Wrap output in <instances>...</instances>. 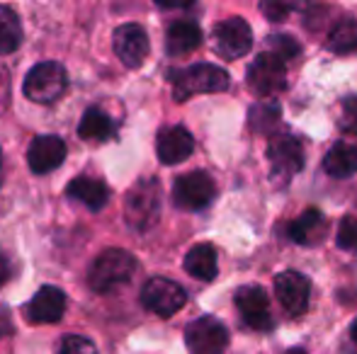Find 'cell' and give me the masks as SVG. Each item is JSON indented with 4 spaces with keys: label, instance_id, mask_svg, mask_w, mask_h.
<instances>
[{
    "label": "cell",
    "instance_id": "cell-30",
    "mask_svg": "<svg viewBox=\"0 0 357 354\" xmlns=\"http://www.w3.org/2000/svg\"><path fill=\"white\" fill-rule=\"evenodd\" d=\"M260 10L268 15L270 22H282V19L287 17V13L291 10V5H284V3H263V5H260Z\"/></svg>",
    "mask_w": 357,
    "mask_h": 354
},
{
    "label": "cell",
    "instance_id": "cell-18",
    "mask_svg": "<svg viewBox=\"0 0 357 354\" xmlns=\"http://www.w3.org/2000/svg\"><path fill=\"white\" fill-rule=\"evenodd\" d=\"M326 228H328V221L324 214L319 209H306L299 218H294L287 226V236L299 246H316L326 238Z\"/></svg>",
    "mask_w": 357,
    "mask_h": 354
},
{
    "label": "cell",
    "instance_id": "cell-27",
    "mask_svg": "<svg viewBox=\"0 0 357 354\" xmlns=\"http://www.w3.org/2000/svg\"><path fill=\"white\" fill-rule=\"evenodd\" d=\"M338 246L343 250L357 252V218L355 216H345L338 223Z\"/></svg>",
    "mask_w": 357,
    "mask_h": 354
},
{
    "label": "cell",
    "instance_id": "cell-32",
    "mask_svg": "<svg viewBox=\"0 0 357 354\" xmlns=\"http://www.w3.org/2000/svg\"><path fill=\"white\" fill-rule=\"evenodd\" d=\"M5 332H10V313L0 306V335H5Z\"/></svg>",
    "mask_w": 357,
    "mask_h": 354
},
{
    "label": "cell",
    "instance_id": "cell-29",
    "mask_svg": "<svg viewBox=\"0 0 357 354\" xmlns=\"http://www.w3.org/2000/svg\"><path fill=\"white\" fill-rule=\"evenodd\" d=\"M340 129L345 134H357V97H345L343 109H340Z\"/></svg>",
    "mask_w": 357,
    "mask_h": 354
},
{
    "label": "cell",
    "instance_id": "cell-25",
    "mask_svg": "<svg viewBox=\"0 0 357 354\" xmlns=\"http://www.w3.org/2000/svg\"><path fill=\"white\" fill-rule=\"evenodd\" d=\"M280 122V104L278 102H263L250 109V127L258 131H268Z\"/></svg>",
    "mask_w": 357,
    "mask_h": 354
},
{
    "label": "cell",
    "instance_id": "cell-33",
    "mask_svg": "<svg viewBox=\"0 0 357 354\" xmlns=\"http://www.w3.org/2000/svg\"><path fill=\"white\" fill-rule=\"evenodd\" d=\"M350 335H353V340L357 342V318H355V323H353V328H350Z\"/></svg>",
    "mask_w": 357,
    "mask_h": 354
},
{
    "label": "cell",
    "instance_id": "cell-24",
    "mask_svg": "<svg viewBox=\"0 0 357 354\" xmlns=\"http://www.w3.org/2000/svg\"><path fill=\"white\" fill-rule=\"evenodd\" d=\"M22 44V24L13 8L0 5V54H13Z\"/></svg>",
    "mask_w": 357,
    "mask_h": 354
},
{
    "label": "cell",
    "instance_id": "cell-2",
    "mask_svg": "<svg viewBox=\"0 0 357 354\" xmlns=\"http://www.w3.org/2000/svg\"><path fill=\"white\" fill-rule=\"evenodd\" d=\"M160 182L155 177H142L124 197V218L139 233H146L160 218Z\"/></svg>",
    "mask_w": 357,
    "mask_h": 354
},
{
    "label": "cell",
    "instance_id": "cell-5",
    "mask_svg": "<svg viewBox=\"0 0 357 354\" xmlns=\"http://www.w3.org/2000/svg\"><path fill=\"white\" fill-rule=\"evenodd\" d=\"M216 197V184L209 172L192 170L188 175H180L173 184V202L175 207L185 211H202Z\"/></svg>",
    "mask_w": 357,
    "mask_h": 354
},
{
    "label": "cell",
    "instance_id": "cell-3",
    "mask_svg": "<svg viewBox=\"0 0 357 354\" xmlns=\"http://www.w3.org/2000/svg\"><path fill=\"white\" fill-rule=\"evenodd\" d=\"M173 83V95L178 102H185L199 92H224L229 88V73L214 63H195L188 68H175L168 73Z\"/></svg>",
    "mask_w": 357,
    "mask_h": 354
},
{
    "label": "cell",
    "instance_id": "cell-22",
    "mask_svg": "<svg viewBox=\"0 0 357 354\" xmlns=\"http://www.w3.org/2000/svg\"><path fill=\"white\" fill-rule=\"evenodd\" d=\"M324 170L331 177L345 179L357 172V148L350 143H335L324 158Z\"/></svg>",
    "mask_w": 357,
    "mask_h": 354
},
{
    "label": "cell",
    "instance_id": "cell-1",
    "mask_svg": "<svg viewBox=\"0 0 357 354\" xmlns=\"http://www.w3.org/2000/svg\"><path fill=\"white\" fill-rule=\"evenodd\" d=\"M134 272H137V257L122 248H109L100 252L98 260L93 262L88 272V284L93 291L109 293L132 282Z\"/></svg>",
    "mask_w": 357,
    "mask_h": 354
},
{
    "label": "cell",
    "instance_id": "cell-23",
    "mask_svg": "<svg viewBox=\"0 0 357 354\" xmlns=\"http://www.w3.org/2000/svg\"><path fill=\"white\" fill-rule=\"evenodd\" d=\"M326 49L331 54H338V56L357 51V19H340L331 29L328 39H326Z\"/></svg>",
    "mask_w": 357,
    "mask_h": 354
},
{
    "label": "cell",
    "instance_id": "cell-7",
    "mask_svg": "<svg viewBox=\"0 0 357 354\" xmlns=\"http://www.w3.org/2000/svg\"><path fill=\"white\" fill-rule=\"evenodd\" d=\"M185 345L190 354H224L229 347V330L214 316L195 318L185 328Z\"/></svg>",
    "mask_w": 357,
    "mask_h": 354
},
{
    "label": "cell",
    "instance_id": "cell-34",
    "mask_svg": "<svg viewBox=\"0 0 357 354\" xmlns=\"http://www.w3.org/2000/svg\"><path fill=\"white\" fill-rule=\"evenodd\" d=\"M0 184H3V156H0Z\"/></svg>",
    "mask_w": 357,
    "mask_h": 354
},
{
    "label": "cell",
    "instance_id": "cell-4",
    "mask_svg": "<svg viewBox=\"0 0 357 354\" xmlns=\"http://www.w3.org/2000/svg\"><path fill=\"white\" fill-rule=\"evenodd\" d=\"M66 86H68V78L61 63L42 61L34 68H29V73L24 76L22 92L24 97L37 104H52L61 97Z\"/></svg>",
    "mask_w": 357,
    "mask_h": 354
},
{
    "label": "cell",
    "instance_id": "cell-17",
    "mask_svg": "<svg viewBox=\"0 0 357 354\" xmlns=\"http://www.w3.org/2000/svg\"><path fill=\"white\" fill-rule=\"evenodd\" d=\"M66 194L73 202L90 209V211H100L109 202V187L100 177H90V175H80L71 179L66 187Z\"/></svg>",
    "mask_w": 357,
    "mask_h": 354
},
{
    "label": "cell",
    "instance_id": "cell-15",
    "mask_svg": "<svg viewBox=\"0 0 357 354\" xmlns=\"http://www.w3.org/2000/svg\"><path fill=\"white\" fill-rule=\"evenodd\" d=\"M268 161L273 175L287 179L304 168V148L294 136H273L268 146Z\"/></svg>",
    "mask_w": 357,
    "mask_h": 354
},
{
    "label": "cell",
    "instance_id": "cell-20",
    "mask_svg": "<svg viewBox=\"0 0 357 354\" xmlns=\"http://www.w3.org/2000/svg\"><path fill=\"white\" fill-rule=\"evenodd\" d=\"M117 134V124L112 122L107 112H102L100 107H88L83 112V119L78 124V136L83 141H98L105 143Z\"/></svg>",
    "mask_w": 357,
    "mask_h": 354
},
{
    "label": "cell",
    "instance_id": "cell-26",
    "mask_svg": "<svg viewBox=\"0 0 357 354\" xmlns=\"http://www.w3.org/2000/svg\"><path fill=\"white\" fill-rule=\"evenodd\" d=\"M268 51L275 54V56H280L287 63L289 58L299 56L301 47L296 44L294 37H289V34H273V37H268Z\"/></svg>",
    "mask_w": 357,
    "mask_h": 354
},
{
    "label": "cell",
    "instance_id": "cell-19",
    "mask_svg": "<svg viewBox=\"0 0 357 354\" xmlns=\"http://www.w3.org/2000/svg\"><path fill=\"white\" fill-rule=\"evenodd\" d=\"M202 44V29L195 19H175L165 32V51L170 56H185Z\"/></svg>",
    "mask_w": 357,
    "mask_h": 354
},
{
    "label": "cell",
    "instance_id": "cell-8",
    "mask_svg": "<svg viewBox=\"0 0 357 354\" xmlns=\"http://www.w3.org/2000/svg\"><path fill=\"white\" fill-rule=\"evenodd\" d=\"M142 303L160 318H170L188 303V293L178 282L165 277H151L142 289Z\"/></svg>",
    "mask_w": 357,
    "mask_h": 354
},
{
    "label": "cell",
    "instance_id": "cell-13",
    "mask_svg": "<svg viewBox=\"0 0 357 354\" xmlns=\"http://www.w3.org/2000/svg\"><path fill=\"white\" fill-rule=\"evenodd\" d=\"M151 51L149 34L142 24H122L114 29V54L127 68H139Z\"/></svg>",
    "mask_w": 357,
    "mask_h": 354
},
{
    "label": "cell",
    "instance_id": "cell-21",
    "mask_svg": "<svg viewBox=\"0 0 357 354\" xmlns=\"http://www.w3.org/2000/svg\"><path fill=\"white\" fill-rule=\"evenodd\" d=\"M185 272L192 279H199V282H212L219 272V265H216V250L212 243H199V246L190 248V252L185 255Z\"/></svg>",
    "mask_w": 357,
    "mask_h": 354
},
{
    "label": "cell",
    "instance_id": "cell-35",
    "mask_svg": "<svg viewBox=\"0 0 357 354\" xmlns=\"http://www.w3.org/2000/svg\"><path fill=\"white\" fill-rule=\"evenodd\" d=\"M287 354H306V352H304V350H296V347H294V350H289Z\"/></svg>",
    "mask_w": 357,
    "mask_h": 354
},
{
    "label": "cell",
    "instance_id": "cell-6",
    "mask_svg": "<svg viewBox=\"0 0 357 354\" xmlns=\"http://www.w3.org/2000/svg\"><path fill=\"white\" fill-rule=\"evenodd\" d=\"M250 92L255 97H273L287 86V66L280 56L265 51L250 63L248 76H245Z\"/></svg>",
    "mask_w": 357,
    "mask_h": 354
},
{
    "label": "cell",
    "instance_id": "cell-16",
    "mask_svg": "<svg viewBox=\"0 0 357 354\" xmlns=\"http://www.w3.org/2000/svg\"><path fill=\"white\" fill-rule=\"evenodd\" d=\"M195 151V138L185 127H165L155 136V153L163 166H178Z\"/></svg>",
    "mask_w": 357,
    "mask_h": 354
},
{
    "label": "cell",
    "instance_id": "cell-31",
    "mask_svg": "<svg viewBox=\"0 0 357 354\" xmlns=\"http://www.w3.org/2000/svg\"><path fill=\"white\" fill-rule=\"evenodd\" d=\"M10 277H13V267H10V262L0 255V287H5V284L10 282Z\"/></svg>",
    "mask_w": 357,
    "mask_h": 354
},
{
    "label": "cell",
    "instance_id": "cell-12",
    "mask_svg": "<svg viewBox=\"0 0 357 354\" xmlns=\"http://www.w3.org/2000/svg\"><path fill=\"white\" fill-rule=\"evenodd\" d=\"M63 161H66V143L61 136L42 134V136L32 138L27 148V166L34 175H47V172L56 170Z\"/></svg>",
    "mask_w": 357,
    "mask_h": 354
},
{
    "label": "cell",
    "instance_id": "cell-14",
    "mask_svg": "<svg viewBox=\"0 0 357 354\" xmlns=\"http://www.w3.org/2000/svg\"><path fill=\"white\" fill-rule=\"evenodd\" d=\"M66 311V293L59 287H42L32 298H29L27 308H24V318L37 325H47V323H59Z\"/></svg>",
    "mask_w": 357,
    "mask_h": 354
},
{
    "label": "cell",
    "instance_id": "cell-28",
    "mask_svg": "<svg viewBox=\"0 0 357 354\" xmlns=\"http://www.w3.org/2000/svg\"><path fill=\"white\" fill-rule=\"evenodd\" d=\"M56 354H98V347L83 335H66Z\"/></svg>",
    "mask_w": 357,
    "mask_h": 354
},
{
    "label": "cell",
    "instance_id": "cell-9",
    "mask_svg": "<svg viewBox=\"0 0 357 354\" xmlns=\"http://www.w3.org/2000/svg\"><path fill=\"white\" fill-rule=\"evenodd\" d=\"M253 49V32L243 17H229L214 27V51L226 61L245 56Z\"/></svg>",
    "mask_w": 357,
    "mask_h": 354
},
{
    "label": "cell",
    "instance_id": "cell-11",
    "mask_svg": "<svg viewBox=\"0 0 357 354\" xmlns=\"http://www.w3.org/2000/svg\"><path fill=\"white\" fill-rule=\"evenodd\" d=\"M275 293H278V301L282 303V308L289 316H301L309 308L311 282L301 272L287 269V272L275 277Z\"/></svg>",
    "mask_w": 357,
    "mask_h": 354
},
{
    "label": "cell",
    "instance_id": "cell-10",
    "mask_svg": "<svg viewBox=\"0 0 357 354\" xmlns=\"http://www.w3.org/2000/svg\"><path fill=\"white\" fill-rule=\"evenodd\" d=\"M236 308L241 311V318L243 323L250 328V330H258V332H270L275 325L273 321V313H270V301H268V293H265L263 287L258 284H245L236 291L234 296Z\"/></svg>",
    "mask_w": 357,
    "mask_h": 354
}]
</instances>
